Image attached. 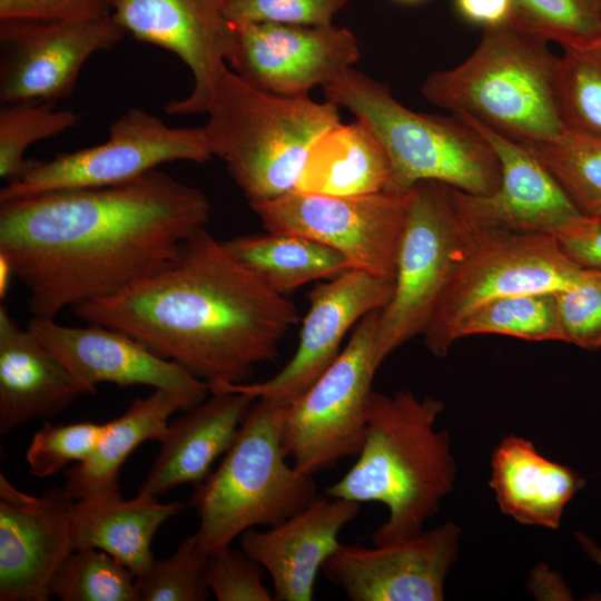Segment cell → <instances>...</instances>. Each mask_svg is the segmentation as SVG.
I'll return each mask as SVG.
<instances>
[{"instance_id":"cell-1","label":"cell","mask_w":601,"mask_h":601,"mask_svg":"<svg viewBox=\"0 0 601 601\" xmlns=\"http://www.w3.org/2000/svg\"><path fill=\"white\" fill-rule=\"evenodd\" d=\"M209 216L200 189L156 168L114 186L0 201V256L33 317L55 319L164 269Z\"/></svg>"},{"instance_id":"cell-2","label":"cell","mask_w":601,"mask_h":601,"mask_svg":"<svg viewBox=\"0 0 601 601\" xmlns=\"http://www.w3.org/2000/svg\"><path fill=\"white\" fill-rule=\"evenodd\" d=\"M72 309L89 324L134 337L209 388L250 382L299 321L297 307L237 263L206 227L157 274Z\"/></svg>"},{"instance_id":"cell-3","label":"cell","mask_w":601,"mask_h":601,"mask_svg":"<svg viewBox=\"0 0 601 601\" xmlns=\"http://www.w3.org/2000/svg\"><path fill=\"white\" fill-rule=\"evenodd\" d=\"M443 410L441 400L408 390L373 392L356 461L326 494L385 505L387 519L371 535L374 545L422 533L453 491L457 469L450 435L434 427Z\"/></svg>"},{"instance_id":"cell-4","label":"cell","mask_w":601,"mask_h":601,"mask_svg":"<svg viewBox=\"0 0 601 601\" xmlns=\"http://www.w3.org/2000/svg\"><path fill=\"white\" fill-rule=\"evenodd\" d=\"M338 108L308 95L258 89L226 67L214 83L203 130L252 206L296 190L311 149L341 122Z\"/></svg>"},{"instance_id":"cell-5","label":"cell","mask_w":601,"mask_h":601,"mask_svg":"<svg viewBox=\"0 0 601 601\" xmlns=\"http://www.w3.org/2000/svg\"><path fill=\"white\" fill-rule=\"evenodd\" d=\"M558 58L548 42L509 23L484 27L474 51L430 75L422 95L516 144L552 140L565 130L555 97Z\"/></svg>"},{"instance_id":"cell-6","label":"cell","mask_w":601,"mask_h":601,"mask_svg":"<svg viewBox=\"0 0 601 601\" xmlns=\"http://www.w3.org/2000/svg\"><path fill=\"white\" fill-rule=\"evenodd\" d=\"M323 90L326 100L346 108L381 141L391 167L385 191L406 195L422 181L476 196L497 188L499 158L489 141L464 120L408 109L387 85L353 67Z\"/></svg>"},{"instance_id":"cell-7","label":"cell","mask_w":601,"mask_h":601,"mask_svg":"<svg viewBox=\"0 0 601 601\" xmlns=\"http://www.w3.org/2000/svg\"><path fill=\"white\" fill-rule=\"evenodd\" d=\"M286 403L256 398L218 467L195 486L189 505L209 554L255 526H275L317 496L311 474L287 462L283 446Z\"/></svg>"},{"instance_id":"cell-8","label":"cell","mask_w":601,"mask_h":601,"mask_svg":"<svg viewBox=\"0 0 601 601\" xmlns=\"http://www.w3.org/2000/svg\"><path fill=\"white\" fill-rule=\"evenodd\" d=\"M462 256L423 333L426 348L445 356L462 319L490 300L561 290L582 269L554 236L499 229H469Z\"/></svg>"},{"instance_id":"cell-9","label":"cell","mask_w":601,"mask_h":601,"mask_svg":"<svg viewBox=\"0 0 601 601\" xmlns=\"http://www.w3.org/2000/svg\"><path fill=\"white\" fill-rule=\"evenodd\" d=\"M381 309L363 317L344 349L286 408L283 446L298 471L314 475L356 457L366 428L372 384L381 362L376 334Z\"/></svg>"},{"instance_id":"cell-10","label":"cell","mask_w":601,"mask_h":601,"mask_svg":"<svg viewBox=\"0 0 601 601\" xmlns=\"http://www.w3.org/2000/svg\"><path fill=\"white\" fill-rule=\"evenodd\" d=\"M469 233L449 186L422 181L407 193L394 289L381 309L377 325L381 364L404 343L423 335L462 256Z\"/></svg>"},{"instance_id":"cell-11","label":"cell","mask_w":601,"mask_h":601,"mask_svg":"<svg viewBox=\"0 0 601 601\" xmlns=\"http://www.w3.org/2000/svg\"><path fill=\"white\" fill-rule=\"evenodd\" d=\"M213 154L201 128H174L131 107L109 126L108 139L48 161L30 160L27 169L0 190V201L43 193L101 188L132 180L159 165L206 162Z\"/></svg>"},{"instance_id":"cell-12","label":"cell","mask_w":601,"mask_h":601,"mask_svg":"<svg viewBox=\"0 0 601 601\" xmlns=\"http://www.w3.org/2000/svg\"><path fill=\"white\" fill-rule=\"evenodd\" d=\"M407 194L328 196L294 190L252 205L268 233L304 236L339 254L352 268L394 282Z\"/></svg>"},{"instance_id":"cell-13","label":"cell","mask_w":601,"mask_h":601,"mask_svg":"<svg viewBox=\"0 0 601 601\" xmlns=\"http://www.w3.org/2000/svg\"><path fill=\"white\" fill-rule=\"evenodd\" d=\"M125 33L112 14L63 21L0 20L1 104L68 98L85 62L114 48Z\"/></svg>"},{"instance_id":"cell-14","label":"cell","mask_w":601,"mask_h":601,"mask_svg":"<svg viewBox=\"0 0 601 601\" xmlns=\"http://www.w3.org/2000/svg\"><path fill=\"white\" fill-rule=\"evenodd\" d=\"M226 62L249 85L277 95H307L359 58L356 37L331 24L233 23Z\"/></svg>"},{"instance_id":"cell-15","label":"cell","mask_w":601,"mask_h":601,"mask_svg":"<svg viewBox=\"0 0 601 601\" xmlns=\"http://www.w3.org/2000/svg\"><path fill=\"white\" fill-rule=\"evenodd\" d=\"M461 529L445 522L395 543H339L322 571L352 601H442Z\"/></svg>"},{"instance_id":"cell-16","label":"cell","mask_w":601,"mask_h":601,"mask_svg":"<svg viewBox=\"0 0 601 601\" xmlns=\"http://www.w3.org/2000/svg\"><path fill=\"white\" fill-rule=\"evenodd\" d=\"M393 289L394 282L355 268L327 279L309 294L297 348L277 374L263 382L213 386L210 393L239 392L289 404L335 361L347 332L386 306Z\"/></svg>"},{"instance_id":"cell-17","label":"cell","mask_w":601,"mask_h":601,"mask_svg":"<svg viewBox=\"0 0 601 601\" xmlns=\"http://www.w3.org/2000/svg\"><path fill=\"white\" fill-rule=\"evenodd\" d=\"M229 0H119L112 18L137 40L175 53L190 70L188 96L174 99L169 115L206 114L214 83L226 63L233 24L225 16Z\"/></svg>"},{"instance_id":"cell-18","label":"cell","mask_w":601,"mask_h":601,"mask_svg":"<svg viewBox=\"0 0 601 601\" xmlns=\"http://www.w3.org/2000/svg\"><path fill=\"white\" fill-rule=\"evenodd\" d=\"M75 501L65 486L36 496L0 474V601L50 599V581L73 550Z\"/></svg>"},{"instance_id":"cell-19","label":"cell","mask_w":601,"mask_h":601,"mask_svg":"<svg viewBox=\"0 0 601 601\" xmlns=\"http://www.w3.org/2000/svg\"><path fill=\"white\" fill-rule=\"evenodd\" d=\"M95 394L100 383L145 385L180 395L189 408L210 394L209 385L134 337L99 324L72 327L33 317L27 326Z\"/></svg>"},{"instance_id":"cell-20","label":"cell","mask_w":601,"mask_h":601,"mask_svg":"<svg viewBox=\"0 0 601 601\" xmlns=\"http://www.w3.org/2000/svg\"><path fill=\"white\" fill-rule=\"evenodd\" d=\"M462 120L489 141L501 167L499 186L489 195H470L450 187L453 205L469 229L555 236L580 215L555 178L525 147L472 120Z\"/></svg>"},{"instance_id":"cell-21","label":"cell","mask_w":601,"mask_h":601,"mask_svg":"<svg viewBox=\"0 0 601 601\" xmlns=\"http://www.w3.org/2000/svg\"><path fill=\"white\" fill-rule=\"evenodd\" d=\"M359 510L361 504L351 500L317 496L275 526L245 531L240 549L269 574L275 601H311L318 571Z\"/></svg>"},{"instance_id":"cell-22","label":"cell","mask_w":601,"mask_h":601,"mask_svg":"<svg viewBox=\"0 0 601 601\" xmlns=\"http://www.w3.org/2000/svg\"><path fill=\"white\" fill-rule=\"evenodd\" d=\"M88 394L65 364L0 306V433L50 418Z\"/></svg>"},{"instance_id":"cell-23","label":"cell","mask_w":601,"mask_h":601,"mask_svg":"<svg viewBox=\"0 0 601 601\" xmlns=\"http://www.w3.org/2000/svg\"><path fill=\"white\" fill-rule=\"evenodd\" d=\"M255 400L239 392H213L169 423L137 494L158 497L177 485L195 487L205 481L214 462L235 442Z\"/></svg>"},{"instance_id":"cell-24","label":"cell","mask_w":601,"mask_h":601,"mask_svg":"<svg viewBox=\"0 0 601 601\" xmlns=\"http://www.w3.org/2000/svg\"><path fill=\"white\" fill-rule=\"evenodd\" d=\"M490 487L502 513L525 525L558 529L565 506L585 481L546 459L532 442L505 436L492 453Z\"/></svg>"},{"instance_id":"cell-25","label":"cell","mask_w":601,"mask_h":601,"mask_svg":"<svg viewBox=\"0 0 601 601\" xmlns=\"http://www.w3.org/2000/svg\"><path fill=\"white\" fill-rule=\"evenodd\" d=\"M183 509L180 502L138 494L125 500L121 491L87 495L72 506V548L102 550L140 575L155 559L150 545L157 530Z\"/></svg>"},{"instance_id":"cell-26","label":"cell","mask_w":601,"mask_h":601,"mask_svg":"<svg viewBox=\"0 0 601 601\" xmlns=\"http://www.w3.org/2000/svg\"><path fill=\"white\" fill-rule=\"evenodd\" d=\"M187 410L189 406L180 395L164 390L135 400L121 415L106 423L90 456L66 471L65 489L73 500L120 492L119 474L126 459L145 441L160 442L170 416Z\"/></svg>"},{"instance_id":"cell-27","label":"cell","mask_w":601,"mask_h":601,"mask_svg":"<svg viewBox=\"0 0 601 601\" xmlns=\"http://www.w3.org/2000/svg\"><path fill=\"white\" fill-rule=\"evenodd\" d=\"M391 174L387 154L362 120L338 122L313 146L296 190L359 196L385 191Z\"/></svg>"},{"instance_id":"cell-28","label":"cell","mask_w":601,"mask_h":601,"mask_svg":"<svg viewBox=\"0 0 601 601\" xmlns=\"http://www.w3.org/2000/svg\"><path fill=\"white\" fill-rule=\"evenodd\" d=\"M226 252L273 292L285 296L321 279L352 269L335 249L314 239L290 234H253L221 242Z\"/></svg>"},{"instance_id":"cell-29","label":"cell","mask_w":601,"mask_h":601,"mask_svg":"<svg viewBox=\"0 0 601 601\" xmlns=\"http://www.w3.org/2000/svg\"><path fill=\"white\" fill-rule=\"evenodd\" d=\"M483 334L562 342L555 292L520 294L484 303L462 319L454 337L456 342Z\"/></svg>"},{"instance_id":"cell-30","label":"cell","mask_w":601,"mask_h":601,"mask_svg":"<svg viewBox=\"0 0 601 601\" xmlns=\"http://www.w3.org/2000/svg\"><path fill=\"white\" fill-rule=\"evenodd\" d=\"M522 146L550 171L580 214L601 216V138L564 130L552 140Z\"/></svg>"},{"instance_id":"cell-31","label":"cell","mask_w":601,"mask_h":601,"mask_svg":"<svg viewBox=\"0 0 601 601\" xmlns=\"http://www.w3.org/2000/svg\"><path fill=\"white\" fill-rule=\"evenodd\" d=\"M509 24L563 49L601 42V0H511Z\"/></svg>"},{"instance_id":"cell-32","label":"cell","mask_w":601,"mask_h":601,"mask_svg":"<svg viewBox=\"0 0 601 601\" xmlns=\"http://www.w3.org/2000/svg\"><path fill=\"white\" fill-rule=\"evenodd\" d=\"M555 97L565 130L601 138V42L563 49L556 63Z\"/></svg>"},{"instance_id":"cell-33","label":"cell","mask_w":601,"mask_h":601,"mask_svg":"<svg viewBox=\"0 0 601 601\" xmlns=\"http://www.w3.org/2000/svg\"><path fill=\"white\" fill-rule=\"evenodd\" d=\"M136 575L96 548L72 550L56 570L50 595L62 601H136Z\"/></svg>"},{"instance_id":"cell-34","label":"cell","mask_w":601,"mask_h":601,"mask_svg":"<svg viewBox=\"0 0 601 601\" xmlns=\"http://www.w3.org/2000/svg\"><path fill=\"white\" fill-rule=\"evenodd\" d=\"M51 101H16L0 108V177L11 181L28 167L26 150L33 142L75 127L78 114L56 109Z\"/></svg>"},{"instance_id":"cell-35","label":"cell","mask_w":601,"mask_h":601,"mask_svg":"<svg viewBox=\"0 0 601 601\" xmlns=\"http://www.w3.org/2000/svg\"><path fill=\"white\" fill-rule=\"evenodd\" d=\"M209 552L195 533L162 560L154 559L135 579L136 601H205L210 598L203 582Z\"/></svg>"},{"instance_id":"cell-36","label":"cell","mask_w":601,"mask_h":601,"mask_svg":"<svg viewBox=\"0 0 601 601\" xmlns=\"http://www.w3.org/2000/svg\"><path fill=\"white\" fill-rule=\"evenodd\" d=\"M105 430L106 423L52 424L46 421L26 452L29 472L37 477H48L71 462L85 461L99 444Z\"/></svg>"},{"instance_id":"cell-37","label":"cell","mask_w":601,"mask_h":601,"mask_svg":"<svg viewBox=\"0 0 601 601\" xmlns=\"http://www.w3.org/2000/svg\"><path fill=\"white\" fill-rule=\"evenodd\" d=\"M565 343L584 349L601 347V270L583 268L575 282L555 292Z\"/></svg>"},{"instance_id":"cell-38","label":"cell","mask_w":601,"mask_h":601,"mask_svg":"<svg viewBox=\"0 0 601 601\" xmlns=\"http://www.w3.org/2000/svg\"><path fill=\"white\" fill-rule=\"evenodd\" d=\"M203 582L218 601L274 600L263 583L262 565L231 545L209 554Z\"/></svg>"},{"instance_id":"cell-39","label":"cell","mask_w":601,"mask_h":601,"mask_svg":"<svg viewBox=\"0 0 601 601\" xmlns=\"http://www.w3.org/2000/svg\"><path fill=\"white\" fill-rule=\"evenodd\" d=\"M347 0H229L225 16L236 22L331 24Z\"/></svg>"},{"instance_id":"cell-40","label":"cell","mask_w":601,"mask_h":601,"mask_svg":"<svg viewBox=\"0 0 601 601\" xmlns=\"http://www.w3.org/2000/svg\"><path fill=\"white\" fill-rule=\"evenodd\" d=\"M111 13L102 0H0V20L63 21Z\"/></svg>"},{"instance_id":"cell-41","label":"cell","mask_w":601,"mask_h":601,"mask_svg":"<svg viewBox=\"0 0 601 601\" xmlns=\"http://www.w3.org/2000/svg\"><path fill=\"white\" fill-rule=\"evenodd\" d=\"M554 237L564 255L575 265L601 270V216L580 214Z\"/></svg>"},{"instance_id":"cell-42","label":"cell","mask_w":601,"mask_h":601,"mask_svg":"<svg viewBox=\"0 0 601 601\" xmlns=\"http://www.w3.org/2000/svg\"><path fill=\"white\" fill-rule=\"evenodd\" d=\"M459 12L469 21L484 27L508 23L511 0H455Z\"/></svg>"},{"instance_id":"cell-43","label":"cell","mask_w":601,"mask_h":601,"mask_svg":"<svg viewBox=\"0 0 601 601\" xmlns=\"http://www.w3.org/2000/svg\"><path fill=\"white\" fill-rule=\"evenodd\" d=\"M574 536L583 552L601 568V546L580 531L575 532Z\"/></svg>"},{"instance_id":"cell-44","label":"cell","mask_w":601,"mask_h":601,"mask_svg":"<svg viewBox=\"0 0 601 601\" xmlns=\"http://www.w3.org/2000/svg\"><path fill=\"white\" fill-rule=\"evenodd\" d=\"M14 277L13 269L7 258L0 256V296L6 297L10 279Z\"/></svg>"},{"instance_id":"cell-45","label":"cell","mask_w":601,"mask_h":601,"mask_svg":"<svg viewBox=\"0 0 601 601\" xmlns=\"http://www.w3.org/2000/svg\"><path fill=\"white\" fill-rule=\"evenodd\" d=\"M102 1H105L106 3H108L109 6H111L112 9H114L115 4H116L119 0H102Z\"/></svg>"},{"instance_id":"cell-46","label":"cell","mask_w":601,"mask_h":601,"mask_svg":"<svg viewBox=\"0 0 601 601\" xmlns=\"http://www.w3.org/2000/svg\"><path fill=\"white\" fill-rule=\"evenodd\" d=\"M396 1H402V2H414V1H418V0H396Z\"/></svg>"}]
</instances>
